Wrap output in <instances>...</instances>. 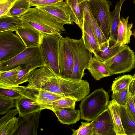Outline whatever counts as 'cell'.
Masks as SVG:
<instances>
[{"instance_id": "277c9868", "label": "cell", "mask_w": 135, "mask_h": 135, "mask_svg": "<svg viewBox=\"0 0 135 135\" xmlns=\"http://www.w3.org/2000/svg\"><path fill=\"white\" fill-rule=\"evenodd\" d=\"M26 64L31 65L36 69L45 65L39 46L27 48L12 58L0 62V72L8 71Z\"/></svg>"}, {"instance_id": "8992f818", "label": "cell", "mask_w": 135, "mask_h": 135, "mask_svg": "<svg viewBox=\"0 0 135 135\" xmlns=\"http://www.w3.org/2000/svg\"><path fill=\"white\" fill-rule=\"evenodd\" d=\"M104 62L112 75L130 71L135 67V55L127 45Z\"/></svg>"}, {"instance_id": "7a4b0ae2", "label": "cell", "mask_w": 135, "mask_h": 135, "mask_svg": "<svg viewBox=\"0 0 135 135\" xmlns=\"http://www.w3.org/2000/svg\"><path fill=\"white\" fill-rule=\"evenodd\" d=\"M108 93L103 88L95 90L85 97L79 104L81 119L91 122L107 108Z\"/></svg>"}, {"instance_id": "8fae6325", "label": "cell", "mask_w": 135, "mask_h": 135, "mask_svg": "<svg viewBox=\"0 0 135 135\" xmlns=\"http://www.w3.org/2000/svg\"><path fill=\"white\" fill-rule=\"evenodd\" d=\"M92 121V135H116L112 119L108 108Z\"/></svg>"}, {"instance_id": "bcb514c9", "label": "cell", "mask_w": 135, "mask_h": 135, "mask_svg": "<svg viewBox=\"0 0 135 135\" xmlns=\"http://www.w3.org/2000/svg\"><path fill=\"white\" fill-rule=\"evenodd\" d=\"M36 0H30V2L31 1H36Z\"/></svg>"}, {"instance_id": "7402d4cb", "label": "cell", "mask_w": 135, "mask_h": 135, "mask_svg": "<svg viewBox=\"0 0 135 135\" xmlns=\"http://www.w3.org/2000/svg\"><path fill=\"white\" fill-rule=\"evenodd\" d=\"M125 0H120L116 3L114 9L110 12L109 24V38L116 41L117 38L118 27L121 21L120 13L121 8Z\"/></svg>"}, {"instance_id": "d590c367", "label": "cell", "mask_w": 135, "mask_h": 135, "mask_svg": "<svg viewBox=\"0 0 135 135\" xmlns=\"http://www.w3.org/2000/svg\"><path fill=\"white\" fill-rule=\"evenodd\" d=\"M16 107L15 102L14 100L7 99L0 97V114L7 113L10 109Z\"/></svg>"}, {"instance_id": "52a82bcc", "label": "cell", "mask_w": 135, "mask_h": 135, "mask_svg": "<svg viewBox=\"0 0 135 135\" xmlns=\"http://www.w3.org/2000/svg\"><path fill=\"white\" fill-rule=\"evenodd\" d=\"M74 54L73 70L70 78L82 79L91 58L92 52L85 46L82 38L77 40L72 39Z\"/></svg>"}, {"instance_id": "44dd1931", "label": "cell", "mask_w": 135, "mask_h": 135, "mask_svg": "<svg viewBox=\"0 0 135 135\" xmlns=\"http://www.w3.org/2000/svg\"><path fill=\"white\" fill-rule=\"evenodd\" d=\"M120 107V105L113 99L109 101L107 106L112 119L116 135H126L122 124Z\"/></svg>"}, {"instance_id": "f35d334b", "label": "cell", "mask_w": 135, "mask_h": 135, "mask_svg": "<svg viewBox=\"0 0 135 135\" xmlns=\"http://www.w3.org/2000/svg\"><path fill=\"white\" fill-rule=\"evenodd\" d=\"M63 0H38L30 2V6H41L50 5L60 2Z\"/></svg>"}, {"instance_id": "e0dca14e", "label": "cell", "mask_w": 135, "mask_h": 135, "mask_svg": "<svg viewBox=\"0 0 135 135\" xmlns=\"http://www.w3.org/2000/svg\"><path fill=\"white\" fill-rule=\"evenodd\" d=\"M86 69L97 80L112 75L104 62L99 60L95 56L91 58Z\"/></svg>"}, {"instance_id": "4fadbf2b", "label": "cell", "mask_w": 135, "mask_h": 135, "mask_svg": "<svg viewBox=\"0 0 135 135\" xmlns=\"http://www.w3.org/2000/svg\"><path fill=\"white\" fill-rule=\"evenodd\" d=\"M87 1L85 3L84 10L83 20L81 30L82 38L87 48L95 55L99 51V47L89 19L86 6Z\"/></svg>"}, {"instance_id": "ba28073f", "label": "cell", "mask_w": 135, "mask_h": 135, "mask_svg": "<svg viewBox=\"0 0 135 135\" xmlns=\"http://www.w3.org/2000/svg\"><path fill=\"white\" fill-rule=\"evenodd\" d=\"M111 2L107 0H88L89 10L107 40L109 38V24Z\"/></svg>"}, {"instance_id": "d6a6232c", "label": "cell", "mask_w": 135, "mask_h": 135, "mask_svg": "<svg viewBox=\"0 0 135 135\" xmlns=\"http://www.w3.org/2000/svg\"><path fill=\"white\" fill-rule=\"evenodd\" d=\"M18 118L15 117L0 126V135H12L16 131Z\"/></svg>"}, {"instance_id": "7bdbcfd3", "label": "cell", "mask_w": 135, "mask_h": 135, "mask_svg": "<svg viewBox=\"0 0 135 135\" xmlns=\"http://www.w3.org/2000/svg\"><path fill=\"white\" fill-rule=\"evenodd\" d=\"M132 35L134 36V37L135 38V30H134L133 32L132 33Z\"/></svg>"}, {"instance_id": "8d00e7d4", "label": "cell", "mask_w": 135, "mask_h": 135, "mask_svg": "<svg viewBox=\"0 0 135 135\" xmlns=\"http://www.w3.org/2000/svg\"><path fill=\"white\" fill-rule=\"evenodd\" d=\"M22 95L18 93L8 89L0 88V97L2 98L15 100Z\"/></svg>"}, {"instance_id": "74e56055", "label": "cell", "mask_w": 135, "mask_h": 135, "mask_svg": "<svg viewBox=\"0 0 135 135\" xmlns=\"http://www.w3.org/2000/svg\"><path fill=\"white\" fill-rule=\"evenodd\" d=\"M17 0H6L0 3V17L6 14Z\"/></svg>"}, {"instance_id": "4316f807", "label": "cell", "mask_w": 135, "mask_h": 135, "mask_svg": "<svg viewBox=\"0 0 135 135\" xmlns=\"http://www.w3.org/2000/svg\"><path fill=\"white\" fill-rule=\"evenodd\" d=\"M37 89L38 93L36 96V102L43 108L45 105L65 97L47 91Z\"/></svg>"}, {"instance_id": "2e32d148", "label": "cell", "mask_w": 135, "mask_h": 135, "mask_svg": "<svg viewBox=\"0 0 135 135\" xmlns=\"http://www.w3.org/2000/svg\"><path fill=\"white\" fill-rule=\"evenodd\" d=\"M15 102L19 116H23L44 109L36 101L22 96L16 100Z\"/></svg>"}, {"instance_id": "ac0fdd59", "label": "cell", "mask_w": 135, "mask_h": 135, "mask_svg": "<svg viewBox=\"0 0 135 135\" xmlns=\"http://www.w3.org/2000/svg\"><path fill=\"white\" fill-rule=\"evenodd\" d=\"M88 0H66L69 7L72 21L75 22L81 30L83 20L85 4Z\"/></svg>"}, {"instance_id": "30bf717a", "label": "cell", "mask_w": 135, "mask_h": 135, "mask_svg": "<svg viewBox=\"0 0 135 135\" xmlns=\"http://www.w3.org/2000/svg\"><path fill=\"white\" fill-rule=\"evenodd\" d=\"M41 110L18 117L16 131L13 135H37Z\"/></svg>"}, {"instance_id": "5bb4252c", "label": "cell", "mask_w": 135, "mask_h": 135, "mask_svg": "<svg viewBox=\"0 0 135 135\" xmlns=\"http://www.w3.org/2000/svg\"><path fill=\"white\" fill-rule=\"evenodd\" d=\"M15 31L20 37L27 48L40 46L41 34L39 32L23 25L19 26Z\"/></svg>"}, {"instance_id": "60d3db41", "label": "cell", "mask_w": 135, "mask_h": 135, "mask_svg": "<svg viewBox=\"0 0 135 135\" xmlns=\"http://www.w3.org/2000/svg\"><path fill=\"white\" fill-rule=\"evenodd\" d=\"M126 107L135 120V104L133 97L131 96Z\"/></svg>"}, {"instance_id": "603a6c76", "label": "cell", "mask_w": 135, "mask_h": 135, "mask_svg": "<svg viewBox=\"0 0 135 135\" xmlns=\"http://www.w3.org/2000/svg\"><path fill=\"white\" fill-rule=\"evenodd\" d=\"M21 68L20 66L8 71L0 72V88L7 89L19 85L17 82V79Z\"/></svg>"}, {"instance_id": "ffe728a7", "label": "cell", "mask_w": 135, "mask_h": 135, "mask_svg": "<svg viewBox=\"0 0 135 135\" xmlns=\"http://www.w3.org/2000/svg\"><path fill=\"white\" fill-rule=\"evenodd\" d=\"M59 120L62 124L71 125L75 123L81 119L80 110L65 108L54 110Z\"/></svg>"}, {"instance_id": "cb8c5ba5", "label": "cell", "mask_w": 135, "mask_h": 135, "mask_svg": "<svg viewBox=\"0 0 135 135\" xmlns=\"http://www.w3.org/2000/svg\"><path fill=\"white\" fill-rule=\"evenodd\" d=\"M122 124L126 135H135V120L127 107L120 105Z\"/></svg>"}, {"instance_id": "9c48e42d", "label": "cell", "mask_w": 135, "mask_h": 135, "mask_svg": "<svg viewBox=\"0 0 135 135\" xmlns=\"http://www.w3.org/2000/svg\"><path fill=\"white\" fill-rule=\"evenodd\" d=\"M59 51L60 76L70 78L73 70L74 58L71 38L67 36L61 38L59 42Z\"/></svg>"}, {"instance_id": "3957f363", "label": "cell", "mask_w": 135, "mask_h": 135, "mask_svg": "<svg viewBox=\"0 0 135 135\" xmlns=\"http://www.w3.org/2000/svg\"><path fill=\"white\" fill-rule=\"evenodd\" d=\"M62 37L61 34L53 35L41 34V41L39 46L45 65L60 76L59 44L60 40Z\"/></svg>"}, {"instance_id": "83f0119b", "label": "cell", "mask_w": 135, "mask_h": 135, "mask_svg": "<svg viewBox=\"0 0 135 135\" xmlns=\"http://www.w3.org/2000/svg\"><path fill=\"white\" fill-rule=\"evenodd\" d=\"M76 102V100L74 99L64 97L45 105L43 108L44 109H48L52 111L54 110L62 108H75Z\"/></svg>"}, {"instance_id": "f6af8a7d", "label": "cell", "mask_w": 135, "mask_h": 135, "mask_svg": "<svg viewBox=\"0 0 135 135\" xmlns=\"http://www.w3.org/2000/svg\"><path fill=\"white\" fill-rule=\"evenodd\" d=\"M133 97V98H134V104H135V95Z\"/></svg>"}, {"instance_id": "ee69618b", "label": "cell", "mask_w": 135, "mask_h": 135, "mask_svg": "<svg viewBox=\"0 0 135 135\" xmlns=\"http://www.w3.org/2000/svg\"><path fill=\"white\" fill-rule=\"evenodd\" d=\"M6 0H0V3H3Z\"/></svg>"}, {"instance_id": "f1b7e54d", "label": "cell", "mask_w": 135, "mask_h": 135, "mask_svg": "<svg viewBox=\"0 0 135 135\" xmlns=\"http://www.w3.org/2000/svg\"><path fill=\"white\" fill-rule=\"evenodd\" d=\"M132 76L130 74L119 76L113 80L111 86L112 92H119L129 86Z\"/></svg>"}, {"instance_id": "5b68a950", "label": "cell", "mask_w": 135, "mask_h": 135, "mask_svg": "<svg viewBox=\"0 0 135 135\" xmlns=\"http://www.w3.org/2000/svg\"><path fill=\"white\" fill-rule=\"evenodd\" d=\"M13 32H0V62L12 58L27 48L19 36Z\"/></svg>"}, {"instance_id": "7dc6e473", "label": "cell", "mask_w": 135, "mask_h": 135, "mask_svg": "<svg viewBox=\"0 0 135 135\" xmlns=\"http://www.w3.org/2000/svg\"><path fill=\"white\" fill-rule=\"evenodd\" d=\"M133 3L135 4V0H133Z\"/></svg>"}, {"instance_id": "d4e9b609", "label": "cell", "mask_w": 135, "mask_h": 135, "mask_svg": "<svg viewBox=\"0 0 135 135\" xmlns=\"http://www.w3.org/2000/svg\"><path fill=\"white\" fill-rule=\"evenodd\" d=\"M30 7V0H17L6 14L0 17H18L27 11Z\"/></svg>"}, {"instance_id": "836d02e7", "label": "cell", "mask_w": 135, "mask_h": 135, "mask_svg": "<svg viewBox=\"0 0 135 135\" xmlns=\"http://www.w3.org/2000/svg\"><path fill=\"white\" fill-rule=\"evenodd\" d=\"M21 68L17 75V82L18 85L28 81V77L30 72L36 69L30 64L24 65L20 66Z\"/></svg>"}, {"instance_id": "e575fe53", "label": "cell", "mask_w": 135, "mask_h": 135, "mask_svg": "<svg viewBox=\"0 0 135 135\" xmlns=\"http://www.w3.org/2000/svg\"><path fill=\"white\" fill-rule=\"evenodd\" d=\"M81 122V125L77 129H71L72 135H92L93 122Z\"/></svg>"}, {"instance_id": "6da1fadb", "label": "cell", "mask_w": 135, "mask_h": 135, "mask_svg": "<svg viewBox=\"0 0 135 135\" xmlns=\"http://www.w3.org/2000/svg\"><path fill=\"white\" fill-rule=\"evenodd\" d=\"M18 17L22 21V25L35 29L41 34L56 35L65 31L63 26L54 17L36 7L30 8Z\"/></svg>"}, {"instance_id": "9a60e30c", "label": "cell", "mask_w": 135, "mask_h": 135, "mask_svg": "<svg viewBox=\"0 0 135 135\" xmlns=\"http://www.w3.org/2000/svg\"><path fill=\"white\" fill-rule=\"evenodd\" d=\"M116 42L109 38L99 46V51L94 55V56L99 60L104 62L119 52L127 45L115 46Z\"/></svg>"}, {"instance_id": "d6986e66", "label": "cell", "mask_w": 135, "mask_h": 135, "mask_svg": "<svg viewBox=\"0 0 135 135\" xmlns=\"http://www.w3.org/2000/svg\"><path fill=\"white\" fill-rule=\"evenodd\" d=\"M128 16L126 18L121 17L118 27L117 38L115 46H125L130 43V37L132 35L131 29L133 23H128Z\"/></svg>"}, {"instance_id": "4dcf8cb0", "label": "cell", "mask_w": 135, "mask_h": 135, "mask_svg": "<svg viewBox=\"0 0 135 135\" xmlns=\"http://www.w3.org/2000/svg\"><path fill=\"white\" fill-rule=\"evenodd\" d=\"M129 86L117 92H112V98L118 104L126 107L131 96Z\"/></svg>"}, {"instance_id": "ab89813d", "label": "cell", "mask_w": 135, "mask_h": 135, "mask_svg": "<svg viewBox=\"0 0 135 135\" xmlns=\"http://www.w3.org/2000/svg\"><path fill=\"white\" fill-rule=\"evenodd\" d=\"M18 114V112L17 108L10 110L5 115L0 118V126L12 119Z\"/></svg>"}, {"instance_id": "b9f144b4", "label": "cell", "mask_w": 135, "mask_h": 135, "mask_svg": "<svg viewBox=\"0 0 135 135\" xmlns=\"http://www.w3.org/2000/svg\"><path fill=\"white\" fill-rule=\"evenodd\" d=\"M129 90L131 97L135 95V73L132 76V80L129 86Z\"/></svg>"}, {"instance_id": "1f68e13d", "label": "cell", "mask_w": 135, "mask_h": 135, "mask_svg": "<svg viewBox=\"0 0 135 135\" xmlns=\"http://www.w3.org/2000/svg\"><path fill=\"white\" fill-rule=\"evenodd\" d=\"M8 89L14 90L20 94L22 96L32 99L36 101V96L38 93V90L28 86H19Z\"/></svg>"}, {"instance_id": "7c38bea8", "label": "cell", "mask_w": 135, "mask_h": 135, "mask_svg": "<svg viewBox=\"0 0 135 135\" xmlns=\"http://www.w3.org/2000/svg\"><path fill=\"white\" fill-rule=\"evenodd\" d=\"M35 7L51 15L63 26L74 23L71 19L70 8L65 1L48 5Z\"/></svg>"}, {"instance_id": "484cf974", "label": "cell", "mask_w": 135, "mask_h": 135, "mask_svg": "<svg viewBox=\"0 0 135 135\" xmlns=\"http://www.w3.org/2000/svg\"><path fill=\"white\" fill-rule=\"evenodd\" d=\"M22 22L18 17H0V32L11 30L15 31Z\"/></svg>"}, {"instance_id": "f546056e", "label": "cell", "mask_w": 135, "mask_h": 135, "mask_svg": "<svg viewBox=\"0 0 135 135\" xmlns=\"http://www.w3.org/2000/svg\"><path fill=\"white\" fill-rule=\"evenodd\" d=\"M88 1L86 3V6L89 19L99 47L102 44L107 40L89 10L88 5Z\"/></svg>"}]
</instances>
